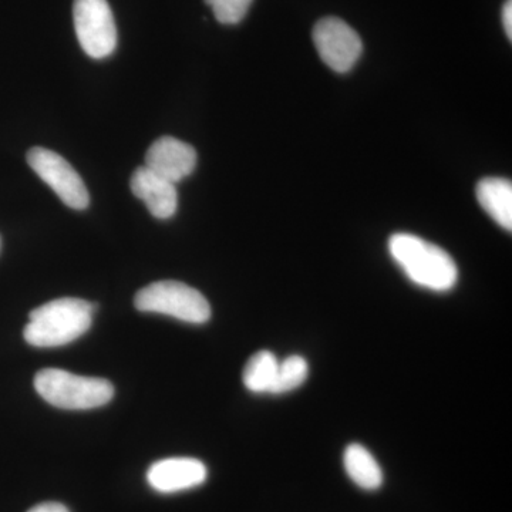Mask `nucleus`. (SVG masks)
<instances>
[{"instance_id":"nucleus-17","label":"nucleus","mask_w":512,"mask_h":512,"mask_svg":"<svg viewBox=\"0 0 512 512\" xmlns=\"http://www.w3.org/2000/svg\"><path fill=\"white\" fill-rule=\"evenodd\" d=\"M503 25L505 30V35L508 36V39H512V0H507L504 3L503 8Z\"/></svg>"},{"instance_id":"nucleus-9","label":"nucleus","mask_w":512,"mask_h":512,"mask_svg":"<svg viewBox=\"0 0 512 512\" xmlns=\"http://www.w3.org/2000/svg\"><path fill=\"white\" fill-rule=\"evenodd\" d=\"M144 167L177 184L194 173L197 167V151L178 138L161 137L148 148Z\"/></svg>"},{"instance_id":"nucleus-15","label":"nucleus","mask_w":512,"mask_h":512,"mask_svg":"<svg viewBox=\"0 0 512 512\" xmlns=\"http://www.w3.org/2000/svg\"><path fill=\"white\" fill-rule=\"evenodd\" d=\"M222 25H238L247 16L254 0H204Z\"/></svg>"},{"instance_id":"nucleus-14","label":"nucleus","mask_w":512,"mask_h":512,"mask_svg":"<svg viewBox=\"0 0 512 512\" xmlns=\"http://www.w3.org/2000/svg\"><path fill=\"white\" fill-rule=\"evenodd\" d=\"M309 375V365L305 357L292 355L281 360L276 373L274 386L269 394H286L301 387Z\"/></svg>"},{"instance_id":"nucleus-7","label":"nucleus","mask_w":512,"mask_h":512,"mask_svg":"<svg viewBox=\"0 0 512 512\" xmlns=\"http://www.w3.org/2000/svg\"><path fill=\"white\" fill-rule=\"evenodd\" d=\"M312 39L320 59L333 72H350L362 56V39L345 20L333 16L320 19L313 28Z\"/></svg>"},{"instance_id":"nucleus-11","label":"nucleus","mask_w":512,"mask_h":512,"mask_svg":"<svg viewBox=\"0 0 512 512\" xmlns=\"http://www.w3.org/2000/svg\"><path fill=\"white\" fill-rule=\"evenodd\" d=\"M477 200L481 208L500 227L512 229V184L505 178H484L477 184Z\"/></svg>"},{"instance_id":"nucleus-4","label":"nucleus","mask_w":512,"mask_h":512,"mask_svg":"<svg viewBox=\"0 0 512 512\" xmlns=\"http://www.w3.org/2000/svg\"><path fill=\"white\" fill-rule=\"evenodd\" d=\"M134 305L140 312L161 313L191 325H202L211 318L210 302L183 282H154L137 292Z\"/></svg>"},{"instance_id":"nucleus-1","label":"nucleus","mask_w":512,"mask_h":512,"mask_svg":"<svg viewBox=\"0 0 512 512\" xmlns=\"http://www.w3.org/2000/svg\"><path fill=\"white\" fill-rule=\"evenodd\" d=\"M389 252L404 275L420 288L448 292L457 284L456 262L439 245L400 232L390 237Z\"/></svg>"},{"instance_id":"nucleus-8","label":"nucleus","mask_w":512,"mask_h":512,"mask_svg":"<svg viewBox=\"0 0 512 512\" xmlns=\"http://www.w3.org/2000/svg\"><path fill=\"white\" fill-rule=\"evenodd\" d=\"M208 470L202 461L191 457L165 458L148 468L147 483L161 494H175L200 487Z\"/></svg>"},{"instance_id":"nucleus-6","label":"nucleus","mask_w":512,"mask_h":512,"mask_svg":"<svg viewBox=\"0 0 512 512\" xmlns=\"http://www.w3.org/2000/svg\"><path fill=\"white\" fill-rule=\"evenodd\" d=\"M28 163L32 170L73 210H86L90 204L89 190L72 165L55 151L43 147L30 148Z\"/></svg>"},{"instance_id":"nucleus-3","label":"nucleus","mask_w":512,"mask_h":512,"mask_svg":"<svg viewBox=\"0 0 512 512\" xmlns=\"http://www.w3.org/2000/svg\"><path fill=\"white\" fill-rule=\"evenodd\" d=\"M35 389L45 402L63 410L97 409L114 397V386L109 380L60 369L40 370L35 376Z\"/></svg>"},{"instance_id":"nucleus-2","label":"nucleus","mask_w":512,"mask_h":512,"mask_svg":"<svg viewBox=\"0 0 512 512\" xmlns=\"http://www.w3.org/2000/svg\"><path fill=\"white\" fill-rule=\"evenodd\" d=\"M94 312L96 306L84 299H55L30 312L23 336L35 348L69 345L92 328Z\"/></svg>"},{"instance_id":"nucleus-16","label":"nucleus","mask_w":512,"mask_h":512,"mask_svg":"<svg viewBox=\"0 0 512 512\" xmlns=\"http://www.w3.org/2000/svg\"><path fill=\"white\" fill-rule=\"evenodd\" d=\"M28 512H70L69 508L66 505L60 503H53V501H49V503L37 504L35 507L30 508Z\"/></svg>"},{"instance_id":"nucleus-12","label":"nucleus","mask_w":512,"mask_h":512,"mask_svg":"<svg viewBox=\"0 0 512 512\" xmlns=\"http://www.w3.org/2000/svg\"><path fill=\"white\" fill-rule=\"evenodd\" d=\"M343 466L350 480L366 491L379 490L383 484L382 467L365 446L352 443L343 454Z\"/></svg>"},{"instance_id":"nucleus-13","label":"nucleus","mask_w":512,"mask_h":512,"mask_svg":"<svg viewBox=\"0 0 512 512\" xmlns=\"http://www.w3.org/2000/svg\"><path fill=\"white\" fill-rule=\"evenodd\" d=\"M279 360L269 350H261L251 356L242 373V382L249 392L256 394L271 393L276 373H278Z\"/></svg>"},{"instance_id":"nucleus-5","label":"nucleus","mask_w":512,"mask_h":512,"mask_svg":"<svg viewBox=\"0 0 512 512\" xmlns=\"http://www.w3.org/2000/svg\"><path fill=\"white\" fill-rule=\"evenodd\" d=\"M74 29L87 56L106 59L117 47V28L107 0H74Z\"/></svg>"},{"instance_id":"nucleus-10","label":"nucleus","mask_w":512,"mask_h":512,"mask_svg":"<svg viewBox=\"0 0 512 512\" xmlns=\"http://www.w3.org/2000/svg\"><path fill=\"white\" fill-rule=\"evenodd\" d=\"M130 188L138 200L146 202L147 210L157 220H168L177 212V187L147 167H140L134 171L131 175Z\"/></svg>"}]
</instances>
